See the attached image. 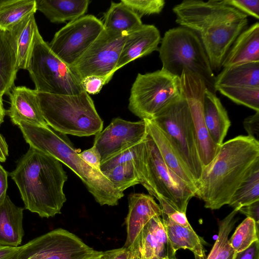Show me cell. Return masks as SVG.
Returning a JSON list of instances; mask_svg holds the SVG:
<instances>
[{
	"mask_svg": "<svg viewBox=\"0 0 259 259\" xmlns=\"http://www.w3.org/2000/svg\"><path fill=\"white\" fill-rule=\"evenodd\" d=\"M111 78L109 76L91 75L82 79L80 80V84L87 93L95 95L99 93L103 87Z\"/></svg>",
	"mask_w": 259,
	"mask_h": 259,
	"instance_id": "38",
	"label": "cell"
},
{
	"mask_svg": "<svg viewBox=\"0 0 259 259\" xmlns=\"http://www.w3.org/2000/svg\"><path fill=\"white\" fill-rule=\"evenodd\" d=\"M206 126L212 140L220 146L231 125L228 113L215 94L206 89L203 100Z\"/></svg>",
	"mask_w": 259,
	"mask_h": 259,
	"instance_id": "23",
	"label": "cell"
},
{
	"mask_svg": "<svg viewBox=\"0 0 259 259\" xmlns=\"http://www.w3.org/2000/svg\"><path fill=\"white\" fill-rule=\"evenodd\" d=\"M36 11L35 0H0V29L10 31Z\"/></svg>",
	"mask_w": 259,
	"mask_h": 259,
	"instance_id": "31",
	"label": "cell"
},
{
	"mask_svg": "<svg viewBox=\"0 0 259 259\" xmlns=\"http://www.w3.org/2000/svg\"><path fill=\"white\" fill-rule=\"evenodd\" d=\"M6 114V111L4 108L3 98L0 97V126L4 121V118Z\"/></svg>",
	"mask_w": 259,
	"mask_h": 259,
	"instance_id": "48",
	"label": "cell"
},
{
	"mask_svg": "<svg viewBox=\"0 0 259 259\" xmlns=\"http://www.w3.org/2000/svg\"><path fill=\"white\" fill-rule=\"evenodd\" d=\"M259 200V162L232 196L228 204L238 209Z\"/></svg>",
	"mask_w": 259,
	"mask_h": 259,
	"instance_id": "33",
	"label": "cell"
},
{
	"mask_svg": "<svg viewBox=\"0 0 259 259\" xmlns=\"http://www.w3.org/2000/svg\"><path fill=\"white\" fill-rule=\"evenodd\" d=\"M37 11L52 23L75 20L88 11L89 0H35Z\"/></svg>",
	"mask_w": 259,
	"mask_h": 259,
	"instance_id": "26",
	"label": "cell"
},
{
	"mask_svg": "<svg viewBox=\"0 0 259 259\" xmlns=\"http://www.w3.org/2000/svg\"><path fill=\"white\" fill-rule=\"evenodd\" d=\"M158 49L162 68L180 77L184 70L198 76L215 94V76L201 39L193 30L179 26L166 31Z\"/></svg>",
	"mask_w": 259,
	"mask_h": 259,
	"instance_id": "5",
	"label": "cell"
},
{
	"mask_svg": "<svg viewBox=\"0 0 259 259\" xmlns=\"http://www.w3.org/2000/svg\"><path fill=\"white\" fill-rule=\"evenodd\" d=\"M162 221L174 251L188 249L194 254L195 259H206L202 239L192 227L181 226L162 213Z\"/></svg>",
	"mask_w": 259,
	"mask_h": 259,
	"instance_id": "27",
	"label": "cell"
},
{
	"mask_svg": "<svg viewBox=\"0 0 259 259\" xmlns=\"http://www.w3.org/2000/svg\"><path fill=\"white\" fill-rule=\"evenodd\" d=\"M102 21L92 15L69 22L55 34L49 46L68 66L75 63L104 30Z\"/></svg>",
	"mask_w": 259,
	"mask_h": 259,
	"instance_id": "13",
	"label": "cell"
},
{
	"mask_svg": "<svg viewBox=\"0 0 259 259\" xmlns=\"http://www.w3.org/2000/svg\"><path fill=\"white\" fill-rule=\"evenodd\" d=\"M238 212L253 219L256 225H259V200L239 208Z\"/></svg>",
	"mask_w": 259,
	"mask_h": 259,
	"instance_id": "44",
	"label": "cell"
},
{
	"mask_svg": "<svg viewBox=\"0 0 259 259\" xmlns=\"http://www.w3.org/2000/svg\"><path fill=\"white\" fill-rule=\"evenodd\" d=\"M151 120L165 135L185 162L196 187L203 166L197 150L190 110L183 92Z\"/></svg>",
	"mask_w": 259,
	"mask_h": 259,
	"instance_id": "6",
	"label": "cell"
},
{
	"mask_svg": "<svg viewBox=\"0 0 259 259\" xmlns=\"http://www.w3.org/2000/svg\"><path fill=\"white\" fill-rule=\"evenodd\" d=\"M27 70L37 92L74 95L84 92L69 66L52 51L39 31Z\"/></svg>",
	"mask_w": 259,
	"mask_h": 259,
	"instance_id": "7",
	"label": "cell"
},
{
	"mask_svg": "<svg viewBox=\"0 0 259 259\" xmlns=\"http://www.w3.org/2000/svg\"><path fill=\"white\" fill-rule=\"evenodd\" d=\"M180 78L190 110L197 150L203 167L212 160L220 147L211 139L204 120L203 100L206 88L201 79L189 70H184Z\"/></svg>",
	"mask_w": 259,
	"mask_h": 259,
	"instance_id": "14",
	"label": "cell"
},
{
	"mask_svg": "<svg viewBox=\"0 0 259 259\" xmlns=\"http://www.w3.org/2000/svg\"><path fill=\"white\" fill-rule=\"evenodd\" d=\"M10 175L18 188L25 209L41 218L61 213L66 201L63 186L67 176L59 160L29 147Z\"/></svg>",
	"mask_w": 259,
	"mask_h": 259,
	"instance_id": "2",
	"label": "cell"
},
{
	"mask_svg": "<svg viewBox=\"0 0 259 259\" xmlns=\"http://www.w3.org/2000/svg\"><path fill=\"white\" fill-rule=\"evenodd\" d=\"M258 162V141L249 136L229 140L203 167L196 184L195 196L204 202L205 207L211 210L228 204L234 193Z\"/></svg>",
	"mask_w": 259,
	"mask_h": 259,
	"instance_id": "1",
	"label": "cell"
},
{
	"mask_svg": "<svg viewBox=\"0 0 259 259\" xmlns=\"http://www.w3.org/2000/svg\"><path fill=\"white\" fill-rule=\"evenodd\" d=\"M18 247L1 246L0 247V259H4L17 250Z\"/></svg>",
	"mask_w": 259,
	"mask_h": 259,
	"instance_id": "47",
	"label": "cell"
},
{
	"mask_svg": "<svg viewBox=\"0 0 259 259\" xmlns=\"http://www.w3.org/2000/svg\"><path fill=\"white\" fill-rule=\"evenodd\" d=\"M162 259H168V258H162ZM174 259H177V258H174Z\"/></svg>",
	"mask_w": 259,
	"mask_h": 259,
	"instance_id": "51",
	"label": "cell"
},
{
	"mask_svg": "<svg viewBox=\"0 0 259 259\" xmlns=\"http://www.w3.org/2000/svg\"><path fill=\"white\" fill-rule=\"evenodd\" d=\"M243 126L248 134L258 141L259 138V111L245 118L243 122Z\"/></svg>",
	"mask_w": 259,
	"mask_h": 259,
	"instance_id": "41",
	"label": "cell"
},
{
	"mask_svg": "<svg viewBox=\"0 0 259 259\" xmlns=\"http://www.w3.org/2000/svg\"><path fill=\"white\" fill-rule=\"evenodd\" d=\"M8 95L10 107L7 114L14 124L48 125L39 108L36 90L25 86H14Z\"/></svg>",
	"mask_w": 259,
	"mask_h": 259,
	"instance_id": "19",
	"label": "cell"
},
{
	"mask_svg": "<svg viewBox=\"0 0 259 259\" xmlns=\"http://www.w3.org/2000/svg\"><path fill=\"white\" fill-rule=\"evenodd\" d=\"M160 33L153 25L142 24L128 33L124 42L115 71L134 60L158 51Z\"/></svg>",
	"mask_w": 259,
	"mask_h": 259,
	"instance_id": "20",
	"label": "cell"
},
{
	"mask_svg": "<svg viewBox=\"0 0 259 259\" xmlns=\"http://www.w3.org/2000/svg\"><path fill=\"white\" fill-rule=\"evenodd\" d=\"M102 253L101 254L99 255H97V256H96L90 258L89 259H100V256H101Z\"/></svg>",
	"mask_w": 259,
	"mask_h": 259,
	"instance_id": "50",
	"label": "cell"
},
{
	"mask_svg": "<svg viewBox=\"0 0 259 259\" xmlns=\"http://www.w3.org/2000/svg\"><path fill=\"white\" fill-rule=\"evenodd\" d=\"M128 201V212L125 219L127 234L123 247L131 250L144 227L154 217H161L162 212L150 195L131 194Z\"/></svg>",
	"mask_w": 259,
	"mask_h": 259,
	"instance_id": "17",
	"label": "cell"
},
{
	"mask_svg": "<svg viewBox=\"0 0 259 259\" xmlns=\"http://www.w3.org/2000/svg\"><path fill=\"white\" fill-rule=\"evenodd\" d=\"M147 133L144 120L132 122L115 118L103 131L95 135L93 146L102 161L142 142Z\"/></svg>",
	"mask_w": 259,
	"mask_h": 259,
	"instance_id": "15",
	"label": "cell"
},
{
	"mask_svg": "<svg viewBox=\"0 0 259 259\" xmlns=\"http://www.w3.org/2000/svg\"><path fill=\"white\" fill-rule=\"evenodd\" d=\"M8 172L0 164V205L4 202L8 189Z\"/></svg>",
	"mask_w": 259,
	"mask_h": 259,
	"instance_id": "45",
	"label": "cell"
},
{
	"mask_svg": "<svg viewBox=\"0 0 259 259\" xmlns=\"http://www.w3.org/2000/svg\"><path fill=\"white\" fill-rule=\"evenodd\" d=\"M102 252L93 249L76 235L58 228L19 246L4 259H89Z\"/></svg>",
	"mask_w": 259,
	"mask_h": 259,
	"instance_id": "9",
	"label": "cell"
},
{
	"mask_svg": "<svg viewBox=\"0 0 259 259\" xmlns=\"http://www.w3.org/2000/svg\"><path fill=\"white\" fill-rule=\"evenodd\" d=\"M162 213L175 223L185 227H192L188 221L186 213L180 212L168 200L159 198L157 199Z\"/></svg>",
	"mask_w": 259,
	"mask_h": 259,
	"instance_id": "37",
	"label": "cell"
},
{
	"mask_svg": "<svg viewBox=\"0 0 259 259\" xmlns=\"http://www.w3.org/2000/svg\"><path fill=\"white\" fill-rule=\"evenodd\" d=\"M38 31L34 14L27 16L10 30L16 41L18 70H27Z\"/></svg>",
	"mask_w": 259,
	"mask_h": 259,
	"instance_id": "28",
	"label": "cell"
},
{
	"mask_svg": "<svg viewBox=\"0 0 259 259\" xmlns=\"http://www.w3.org/2000/svg\"><path fill=\"white\" fill-rule=\"evenodd\" d=\"M215 91L237 104L259 111V88L220 87Z\"/></svg>",
	"mask_w": 259,
	"mask_h": 259,
	"instance_id": "35",
	"label": "cell"
},
{
	"mask_svg": "<svg viewBox=\"0 0 259 259\" xmlns=\"http://www.w3.org/2000/svg\"><path fill=\"white\" fill-rule=\"evenodd\" d=\"M233 259H259V241L253 242L245 250L235 253Z\"/></svg>",
	"mask_w": 259,
	"mask_h": 259,
	"instance_id": "42",
	"label": "cell"
},
{
	"mask_svg": "<svg viewBox=\"0 0 259 259\" xmlns=\"http://www.w3.org/2000/svg\"><path fill=\"white\" fill-rule=\"evenodd\" d=\"M176 22L199 36L224 24L247 18L248 16L229 5L226 0H185L172 8Z\"/></svg>",
	"mask_w": 259,
	"mask_h": 259,
	"instance_id": "11",
	"label": "cell"
},
{
	"mask_svg": "<svg viewBox=\"0 0 259 259\" xmlns=\"http://www.w3.org/2000/svg\"><path fill=\"white\" fill-rule=\"evenodd\" d=\"M18 71L15 38L11 31L0 29V97L14 87Z\"/></svg>",
	"mask_w": 259,
	"mask_h": 259,
	"instance_id": "25",
	"label": "cell"
},
{
	"mask_svg": "<svg viewBox=\"0 0 259 259\" xmlns=\"http://www.w3.org/2000/svg\"><path fill=\"white\" fill-rule=\"evenodd\" d=\"M134 248L138 250L141 259L176 258L159 216L152 218L144 227L133 249Z\"/></svg>",
	"mask_w": 259,
	"mask_h": 259,
	"instance_id": "18",
	"label": "cell"
},
{
	"mask_svg": "<svg viewBox=\"0 0 259 259\" xmlns=\"http://www.w3.org/2000/svg\"><path fill=\"white\" fill-rule=\"evenodd\" d=\"M258 240V227L254 221L247 217L236 228L229 242L235 253L248 248Z\"/></svg>",
	"mask_w": 259,
	"mask_h": 259,
	"instance_id": "34",
	"label": "cell"
},
{
	"mask_svg": "<svg viewBox=\"0 0 259 259\" xmlns=\"http://www.w3.org/2000/svg\"><path fill=\"white\" fill-rule=\"evenodd\" d=\"M238 209H234L219 223V233L215 243L206 259H233L235 252L229 242V235L236 221Z\"/></svg>",
	"mask_w": 259,
	"mask_h": 259,
	"instance_id": "32",
	"label": "cell"
},
{
	"mask_svg": "<svg viewBox=\"0 0 259 259\" xmlns=\"http://www.w3.org/2000/svg\"><path fill=\"white\" fill-rule=\"evenodd\" d=\"M144 120L147 132L154 141L165 165L183 180L196 188L190 171L165 135L152 120Z\"/></svg>",
	"mask_w": 259,
	"mask_h": 259,
	"instance_id": "24",
	"label": "cell"
},
{
	"mask_svg": "<svg viewBox=\"0 0 259 259\" xmlns=\"http://www.w3.org/2000/svg\"><path fill=\"white\" fill-rule=\"evenodd\" d=\"M24 207L16 205L7 195L0 205V245L18 247L24 236Z\"/></svg>",
	"mask_w": 259,
	"mask_h": 259,
	"instance_id": "22",
	"label": "cell"
},
{
	"mask_svg": "<svg viewBox=\"0 0 259 259\" xmlns=\"http://www.w3.org/2000/svg\"><path fill=\"white\" fill-rule=\"evenodd\" d=\"M1 246V245H0V247Z\"/></svg>",
	"mask_w": 259,
	"mask_h": 259,
	"instance_id": "52",
	"label": "cell"
},
{
	"mask_svg": "<svg viewBox=\"0 0 259 259\" xmlns=\"http://www.w3.org/2000/svg\"><path fill=\"white\" fill-rule=\"evenodd\" d=\"M132 250L122 247L103 251L100 259H128Z\"/></svg>",
	"mask_w": 259,
	"mask_h": 259,
	"instance_id": "43",
	"label": "cell"
},
{
	"mask_svg": "<svg viewBox=\"0 0 259 259\" xmlns=\"http://www.w3.org/2000/svg\"><path fill=\"white\" fill-rule=\"evenodd\" d=\"M78 154L83 160L93 168L100 170L101 157L95 147L93 146L89 149L79 152Z\"/></svg>",
	"mask_w": 259,
	"mask_h": 259,
	"instance_id": "40",
	"label": "cell"
},
{
	"mask_svg": "<svg viewBox=\"0 0 259 259\" xmlns=\"http://www.w3.org/2000/svg\"><path fill=\"white\" fill-rule=\"evenodd\" d=\"M227 3L237 10L254 18H259L258 0H226Z\"/></svg>",
	"mask_w": 259,
	"mask_h": 259,
	"instance_id": "39",
	"label": "cell"
},
{
	"mask_svg": "<svg viewBox=\"0 0 259 259\" xmlns=\"http://www.w3.org/2000/svg\"><path fill=\"white\" fill-rule=\"evenodd\" d=\"M29 147L54 157L71 169L82 181L95 200L101 205L115 206L123 196L100 171L85 162L78 150L66 136L48 125L36 126L24 123L18 125Z\"/></svg>",
	"mask_w": 259,
	"mask_h": 259,
	"instance_id": "3",
	"label": "cell"
},
{
	"mask_svg": "<svg viewBox=\"0 0 259 259\" xmlns=\"http://www.w3.org/2000/svg\"><path fill=\"white\" fill-rule=\"evenodd\" d=\"M126 35L104 28L82 56L69 66L76 78L80 82L91 75L112 78Z\"/></svg>",
	"mask_w": 259,
	"mask_h": 259,
	"instance_id": "12",
	"label": "cell"
},
{
	"mask_svg": "<svg viewBox=\"0 0 259 259\" xmlns=\"http://www.w3.org/2000/svg\"><path fill=\"white\" fill-rule=\"evenodd\" d=\"M215 76L214 88L220 87L259 88V62L223 68Z\"/></svg>",
	"mask_w": 259,
	"mask_h": 259,
	"instance_id": "29",
	"label": "cell"
},
{
	"mask_svg": "<svg viewBox=\"0 0 259 259\" xmlns=\"http://www.w3.org/2000/svg\"><path fill=\"white\" fill-rule=\"evenodd\" d=\"M147 170L153 190L152 196L169 201L178 210L186 213L190 199L196 189L171 170L164 162L151 137L144 139Z\"/></svg>",
	"mask_w": 259,
	"mask_h": 259,
	"instance_id": "10",
	"label": "cell"
},
{
	"mask_svg": "<svg viewBox=\"0 0 259 259\" xmlns=\"http://www.w3.org/2000/svg\"><path fill=\"white\" fill-rule=\"evenodd\" d=\"M102 22L105 29L126 34L143 24L141 18L121 1L111 3L109 8L104 15Z\"/></svg>",
	"mask_w": 259,
	"mask_h": 259,
	"instance_id": "30",
	"label": "cell"
},
{
	"mask_svg": "<svg viewBox=\"0 0 259 259\" xmlns=\"http://www.w3.org/2000/svg\"><path fill=\"white\" fill-rule=\"evenodd\" d=\"M182 95L180 78L162 69L139 73L131 90L128 108L142 120H151Z\"/></svg>",
	"mask_w": 259,
	"mask_h": 259,
	"instance_id": "8",
	"label": "cell"
},
{
	"mask_svg": "<svg viewBox=\"0 0 259 259\" xmlns=\"http://www.w3.org/2000/svg\"><path fill=\"white\" fill-rule=\"evenodd\" d=\"M128 259H141L140 253L136 248H134L132 250Z\"/></svg>",
	"mask_w": 259,
	"mask_h": 259,
	"instance_id": "49",
	"label": "cell"
},
{
	"mask_svg": "<svg viewBox=\"0 0 259 259\" xmlns=\"http://www.w3.org/2000/svg\"><path fill=\"white\" fill-rule=\"evenodd\" d=\"M140 18L144 15L159 14L165 5L163 0H121Z\"/></svg>",
	"mask_w": 259,
	"mask_h": 259,
	"instance_id": "36",
	"label": "cell"
},
{
	"mask_svg": "<svg viewBox=\"0 0 259 259\" xmlns=\"http://www.w3.org/2000/svg\"><path fill=\"white\" fill-rule=\"evenodd\" d=\"M8 155V145L5 138L0 134V162H5Z\"/></svg>",
	"mask_w": 259,
	"mask_h": 259,
	"instance_id": "46",
	"label": "cell"
},
{
	"mask_svg": "<svg viewBox=\"0 0 259 259\" xmlns=\"http://www.w3.org/2000/svg\"><path fill=\"white\" fill-rule=\"evenodd\" d=\"M37 97L45 120L54 131L78 137L96 135L102 131L103 121L85 92L74 95L37 92Z\"/></svg>",
	"mask_w": 259,
	"mask_h": 259,
	"instance_id": "4",
	"label": "cell"
},
{
	"mask_svg": "<svg viewBox=\"0 0 259 259\" xmlns=\"http://www.w3.org/2000/svg\"><path fill=\"white\" fill-rule=\"evenodd\" d=\"M259 62V23L247 27L237 36L229 50L222 68Z\"/></svg>",
	"mask_w": 259,
	"mask_h": 259,
	"instance_id": "21",
	"label": "cell"
},
{
	"mask_svg": "<svg viewBox=\"0 0 259 259\" xmlns=\"http://www.w3.org/2000/svg\"><path fill=\"white\" fill-rule=\"evenodd\" d=\"M247 18L222 25L199 36L212 70H220L230 47L247 27Z\"/></svg>",
	"mask_w": 259,
	"mask_h": 259,
	"instance_id": "16",
	"label": "cell"
}]
</instances>
